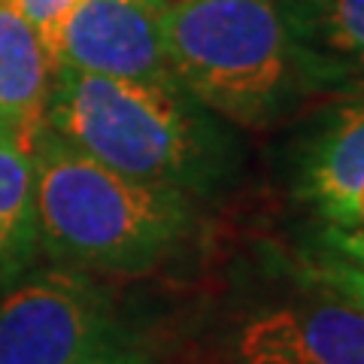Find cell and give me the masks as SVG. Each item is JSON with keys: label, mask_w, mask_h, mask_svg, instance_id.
I'll list each match as a JSON object with an SVG mask.
<instances>
[{"label": "cell", "mask_w": 364, "mask_h": 364, "mask_svg": "<svg viewBox=\"0 0 364 364\" xmlns=\"http://www.w3.org/2000/svg\"><path fill=\"white\" fill-rule=\"evenodd\" d=\"M304 277L310 279L313 286L328 291L331 298L364 313V264H352V261L334 258L325 252L322 258L304 264Z\"/></svg>", "instance_id": "cell-11"}, {"label": "cell", "mask_w": 364, "mask_h": 364, "mask_svg": "<svg viewBox=\"0 0 364 364\" xmlns=\"http://www.w3.org/2000/svg\"><path fill=\"white\" fill-rule=\"evenodd\" d=\"M40 249L73 270L140 273L188 237L186 191L146 186L46 131L31 146Z\"/></svg>", "instance_id": "cell-1"}, {"label": "cell", "mask_w": 364, "mask_h": 364, "mask_svg": "<svg viewBox=\"0 0 364 364\" xmlns=\"http://www.w3.org/2000/svg\"><path fill=\"white\" fill-rule=\"evenodd\" d=\"M304 191L331 228L364 231V104L343 109L313 143Z\"/></svg>", "instance_id": "cell-7"}, {"label": "cell", "mask_w": 364, "mask_h": 364, "mask_svg": "<svg viewBox=\"0 0 364 364\" xmlns=\"http://www.w3.org/2000/svg\"><path fill=\"white\" fill-rule=\"evenodd\" d=\"M109 294L73 267L18 277L0 294V364H146Z\"/></svg>", "instance_id": "cell-4"}, {"label": "cell", "mask_w": 364, "mask_h": 364, "mask_svg": "<svg viewBox=\"0 0 364 364\" xmlns=\"http://www.w3.org/2000/svg\"><path fill=\"white\" fill-rule=\"evenodd\" d=\"M55 67L16 0H0V109L13 122L18 146L31 152L46 128Z\"/></svg>", "instance_id": "cell-8"}, {"label": "cell", "mask_w": 364, "mask_h": 364, "mask_svg": "<svg viewBox=\"0 0 364 364\" xmlns=\"http://www.w3.org/2000/svg\"><path fill=\"white\" fill-rule=\"evenodd\" d=\"M322 249L334 258L352 261V264H364V231H346V228H325Z\"/></svg>", "instance_id": "cell-13"}, {"label": "cell", "mask_w": 364, "mask_h": 364, "mask_svg": "<svg viewBox=\"0 0 364 364\" xmlns=\"http://www.w3.org/2000/svg\"><path fill=\"white\" fill-rule=\"evenodd\" d=\"M21 16L31 21V28L37 31V37L46 46V55L55 67V46H58V33L64 28L67 16L79 6V0H16Z\"/></svg>", "instance_id": "cell-12"}, {"label": "cell", "mask_w": 364, "mask_h": 364, "mask_svg": "<svg viewBox=\"0 0 364 364\" xmlns=\"http://www.w3.org/2000/svg\"><path fill=\"white\" fill-rule=\"evenodd\" d=\"M46 131L116 173L176 191H203L225 173L228 143L179 85L91 76L58 67Z\"/></svg>", "instance_id": "cell-2"}, {"label": "cell", "mask_w": 364, "mask_h": 364, "mask_svg": "<svg viewBox=\"0 0 364 364\" xmlns=\"http://www.w3.org/2000/svg\"><path fill=\"white\" fill-rule=\"evenodd\" d=\"M164 46L179 88L246 128L279 116L316 61L279 0H167Z\"/></svg>", "instance_id": "cell-3"}, {"label": "cell", "mask_w": 364, "mask_h": 364, "mask_svg": "<svg viewBox=\"0 0 364 364\" xmlns=\"http://www.w3.org/2000/svg\"><path fill=\"white\" fill-rule=\"evenodd\" d=\"M0 136H4V140H13V143H18V136H16L13 122H9V119L4 116V109H0Z\"/></svg>", "instance_id": "cell-14"}, {"label": "cell", "mask_w": 364, "mask_h": 364, "mask_svg": "<svg viewBox=\"0 0 364 364\" xmlns=\"http://www.w3.org/2000/svg\"><path fill=\"white\" fill-rule=\"evenodd\" d=\"M237 364H364V313L337 298L282 304L252 316Z\"/></svg>", "instance_id": "cell-6"}, {"label": "cell", "mask_w": 364, "mask_h": 364, "mask_svg": "<svg viewBox=\"0 0 364 364\" xmlns=\"http://www.w3.org/2000/svg\"><path fill=\"white\" fill-rule=\"evenodd\" d=\"M40 252L31 152L0 136V286L16 282Z\"/></svg>", "instance_id": "cell-9"}, {"label": "cell", "mask_w": 364, "mask_h": 364, "mask_svg": "<svg viewBox=\"0 0 364 364\" xmlns=\"http://www.w3.org/2000/svg\"><path fill=\"white\" fill-rule=\"evenodd\" d=\"M167 0H79L55 46V70L179 85L164 46Z\"/></svg>", "instance_id": "cell-5"}, {"label": "cell", "mask_w": 364, "mask_h": 364, "mask_svg": "<svg viewBox=\"0 0 364 364\" xmlns=\"http://www.w3.org/2000/svg\"><path fill=\"white\" fill-rule=\"evenodd\" d=\"M286 6L301 33L364 64V0H294Z\"/></svg>", "instance_id": "cell-10"}]
</instances>
